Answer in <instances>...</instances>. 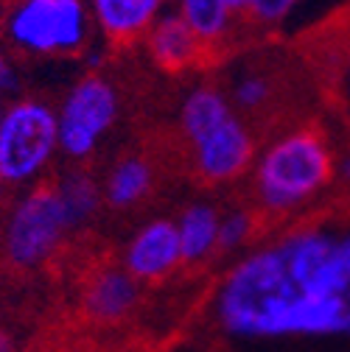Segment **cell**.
Wrapping results in <instances>:
<instances>
[{
  "label": "cell",
  "instance_id": "obj_14",
  "mask_svg": "<svg viewBox=\"0 0 350 352\" xmlns=\"http://www.w3.org/2000/svg\"><path fill=\"white\" fill-rule=\"evenodd\" d=\"M174 12L196 34L205 51L222 45L238 17L236 9L230 6V0H174Z\"/></svg>",
  "mask_w": 350,
  "mask_h": 352
},
{
  "label": "cell",
  "instance_id": "obj_1",
  "mask_svg": "<svg viewBox=\"0 0 350 352\" xmlns=\"http://www.w3.org/2000/svg\"><path fill=\"white\" fill-rule=\"evenodd\" d=\"M210 316L247 349L350 352V215L252 246L218 280Z\"/></svg>",
  "mask_w": 350,
  "mask_h": 352
},
{
  "label": "cell",
  "instance_id": "obj_3",
  "mask_svg": "<svg viewBox=\"0 0 350 352\" xmlns=\"http://www.w3.org/2000/svg\"><path fill=\"white\" fill-rule=\"evenodd\" d=\"M333 154L317 129H294L252 162L255 193L267 212L283 215L311 201L333 179Z\"/></svg>",
  "mask_w": 350,
  "mask_h": 352
},
{
  "label": "cell",
  "instance_id": "obj_25",
  "mask_svg": "<svg viewBox=\"0 0 350 352\" xmlns=\"http://www.w3.org/2000/svg\"><path fill=\"white\" fill-rule=\"evenodd\" d=\"M3 109H6V107H3V104H0V118H3Z\"/></svg>",
  "mask_w": 350,
  "mask_h": 352
},
{
  "label": "cell",
  "instance_id": "obj_17",
  "mask_svg": "<svg viewBox=\"0 0 350 352\" xmlns=\"http://www.w3.org/2000/svg\"><path fill=\"white\" fill-rule=\"evenodd\" d=\"M252 215L247 210H230L218 218V252L244 249L252 238Z\"/></svg>",
  "mask_w": 350,
  "mask_h": 352
},
{
  "label": "cell",
  "instance_id": "obj_18",
  "mask_svg": "<svg viewBox=\"0 0 350 352\" xmlns=\"http://www.w3.org/2000/svg\"><path fill=\"white\" fill-rule=\"evenodd\" d=\"M300 0H247V17L258 25H280L291 17Z\"/></svg>",
  "mask_w": 350,
  "mask_h": 352
},
{
  "label": "cell",
  "instance_id": "obj_4",
  "mask_svg": "<svg viewBox=\"0 0 350 352\" xmlns=\"http://www.w3.org/2000/svg\"><path fill=\"white\" fill-rule=\"evenodd\" d=\"M87 0H14L3 17L6 45L37 59L76 56L93 42Z\"/></svg>",
  "mask_w": 350,
  "mask_h": 352
},
{
  "label": "cell",
  "instance_id": "obj_5",
  "mask_svg": "<svg viewBox=\"0 0 350 352\" xmlns=\"http://www.w3.org/2000/svg\"><path fill=\"white\" fill-rule=\"evenodd\" d=\"M59 154L56 109L39 98H17L0 118V182L28 188Z\"/></svg>",
  "mask_w": 350,
  "mask_h": 352
},
{
  "label": "cell",
  "instance_id": "obj_2",
  "mask_svg": "<svg viewBox=\"0 0 350 352\" xmlns=\"http://www.w3.org/2000/svg\"><path fill=\"white\" fill-rule=\"evenodd\" d=\"M180 129L191 148V162L202 182L225 185L255 162V140L225 90L199 84L183 98Z\"/></svg>",
  "mask_w": 350,
  "mask_h": 352
},
{
  "label": "cell",
  "instance_id": "obj_19",
  "mask_svg": "<svg viewBox=\"0 0 350 352\" xmlns=\"http://www.w3.org/2000/svg\"><path fill=\"white\" fill-rule=\"evenodd\" d=\"M20 87V73H17V65L9 54V48L0 42V96H12L17 93Z\"/></svg>",
  "mask_w": 350,
  "mask_h": 352
},
{
  "label": "cell",
  "instance_id": "obj_20",
  "mask_svg": "<svg viewBox=\"0 0 350 352\" xmlns=\"http://www.w3.org/2000/svg\"><path fill=\"white\" fill-rule=\"evenodd\" d=\"M333 176H339L342 182H347V185H350V154H344V157L333 165Z\"/></svg>",
  "mask_w": 350,
  "mask_h": 352
},
{
  "label": "cell",
  "instance_id": "obj_24",
  "mask_svg": "<svg viewBox=\"0 0 350 352\" xmlns=\"http://www.w3.org/2000/svg\"><path fill=\"white\" fill-rule=\"evenodd\" d=\"M347 84H350V56H347Z\"/></svg>",
  "mask_w": 350,
  "mask_h": 352
},
{
  "label": "cell",
  "instance_id": "obj_23",
  "mask_svg": "<svg viewBox=\"0 0 350 352\" xmlns=\"http://www.w3.org/2000/svg\"><path fill=\"white\" fill-rule=\"evenodd\" d=\"M3 193H6V185L0 182V207H3Z\"/></svg>",
  "mask_w": 350,
  "mask_h": 352
},
{
  "label": "cell",
  "instance_id": "obj_11",
  "mask_svg": "<svg viewBox=\"0 0 350 352\" xmlns=\"http://www.w3.org/2000/svg\"><path fill=\"white\" fill-rule=\"evenodd\" d=\"M141 299V283L126 269H101L84 288V314L101 322L112 324L126 319L138 307Z\"/></svg>",
  "mask_w": 350,
  "mask_h": 352
},
{
  "label": "cell",
  "instance_id": "obj_22",
  "mask_svg": "<svg viewBox=\"0 0 350 352\" xmlns=\"http://www.w3.org/2000/svg\"><path fill=\"white\" fill-rule=\"evenodd\" d=\"M230 6L236 9V14H247V0H230Z\"/></svg>",
  "mask_w": 350,
  "mask_h": 352
},
{
  "label": "cell",
  "instance_id": "obj_6",
  "mask_svg": "<svg viewBox=\"0 0 350 352\" xmlns=\"http://www.w3.org/2000/svg\"><path fill=\"white\" fill-rule=\"evenodd\" d=\"M68 232L73 227L56 188H28L6 215L3 254L17 269H37L56 254Z\"/></svg>",
  "mask_w": 350,
  "mask_h": 352
},
{
  "label": "cell",
  "instance_id": "obj_9",
  "mask_svg": "<svg viewBox=\"0 0 350 352\" xmlns=\"http://www.w3.org/2000/svg\"><path fill=\"white\" fill-rule=\"evenodd\" d=\"M143 45L149 59L165 73H185L196 67L207 54L196 34L174 9H165L152 23V28L143 34Z\"/></svg>",
  "mask_w": 350,
  "mask_h": 352
},
{
  "label": "cell",
  "instance_id": "obj_13",
  "mask_svg": "<svg viewBox=\"0 0 350 352\" xmlns=\"http://www.w3.org/2000/svg\"><path fill=\"white\" fill-rule=\"evenodd\" d=\"M154 185V170L143 157H121L101 185V199L112 210H132L141 204Z\"/></svg>",
  "mask_w": 350,
  "mask_h": 352
},
{
  "label": "cell",
  "instance_id": "obj_21",
  "mask_svg": "<svg viewBox=\"0 0 350 352\" xmlns=\"http://www.w3.org/2000/svg\"><path fill=\"white\" fill-rule=\"evenodd\" d=\"M0 352H14V346H12V338L0 330Z\"/></svg>",
  "mask_w": 350,
  "mask_h": 352
},
{
  "label": "cell",
  "instance_id": "obj_16",
  "mask_svg": "<svg viewBox=\"0 0 350 352\" xmlns=\"http://www.w3.org/2000/svg\"><path fill=\"white\" fill-rule=\"evenodd\" d=\"M272 93H275V81L267 73L241 70L230 84L227 98L238 115H249V112L267 109V104L272 101Z\"/></svg>",
  "mask_w": 350,
  "mask_h": 352
},
{
  "label": "cell",
  "instance_id": "obj_15",
  "mask_svg": "<svg viewBox=\"0 0 350 352\" xmlns=\"http://www.w3.org/2000/svg\"><path fill=\"white\" fill-rule=\"evenodd\" d=\"M54 188H56V193L65 204V212L70 218L73 230H79V227H84L87 221H90V218L96 215V210L101 207V201H104L101 188L81 170H73V173L62 176Z\"/></svg>",
  "mask_w": 350,
  "mask_h": 352
},
{
  "label": "cell",
  "instance_id": "obj_7",
  "mask_svg": "<svg viewBox=\"0 0 350 352\" xmlns=\"http://www.w3.org/2000/svg\"><path fill=\"white\" fill-rule=\"evenodd\" d=\"M118 115L121 98L115 84L101 73L81 76L56 109L59 154L76 162L90 160L118 123Z\"/></svg>",
  "mask_w": 350,
  "mask_h": 352
},
{
  "label": "cell",
  "instance_id": "obj_10",
  "mask_svg": "<svg viewBox=\"0 0 350 352\" xmlns=\"http://www.w3.org/2000/svg\"><path fill=\"white\" fill-rule=\"evenodd\" d=\"M96 31L112 45H129L152 28L171 0H87Z\"/></svg>",
  "mask_w": 350,
  "mask_h": 352
},
{
  "label": "cell",
  "instance_id": "obj_12",
  "mask_svg": "<svg viewBox=\"0 0 350 352\" xmlns=\"http://www.w3.org/2000/svg\"><path fill=\"white\" fill-rule=\"evenodd\" d=\"M218 218L222 212L207 201H194L180 212L174 224H177L183 263H202L218 252Z\"/></svg>",
  "mask_w": 350,
  "mask_h": 352
},
{
  "label": "cell",
  "instance_id": "obj_8",
  "mask_svg": "<svg viewBox=\"0 0 350 352\" xmlns=\"http://www.w3.org/2000/svg\"><path fill=\"white\" fill-rule=\"evenodd\" d=\"M183 266L177 224L171 218H154L143 224L123 249V269L138 283H157Z\"/></svg>",
  "mask_w": 350,
  "mask_h": 352
}]
</instances>
